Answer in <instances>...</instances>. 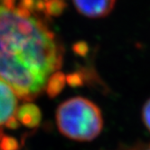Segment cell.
Segmentation results:
<instances>
[{"label": "cell", "instance_id": "obj_1", "mask_svg": "<svg viewBox=\"0 0 150 150\" xmlns=\"http://www.w3.org/2000/svg\"><path fill=\"white\" fill-rule=\"evenodd\" d=\"M60 42L37 10L18 0H0V78L24 100L62 82Z\"/></svg>", "mask_w": 150, "mask_h": 150}, {"label": "cell", "instance_id": "obj_2", "mask_svg": "<svg viewBox=\"0 0 150 150\" xmlns=\"http://www.w3.org/2000/svg\"><path fill=\"white\" fill-rule=\"evenodd\" d=\"M59 131L76 141H91L102 131L103 117L99 107L83 97L71 98L56 111Z\"/></svg>", "mask_w": 150, "mask_h": 150}, {"label": "cell", "instance_id": "obj_3", "mask_svg": "<svg viewBox=\"0 0 150 150\" xmlns=\"http://www.w3.org/2000/svg\"><path fill=\"white\" fill-rule=\"evenodd\" d=\"M19 99L14 89L0 78V127L16 125Z\"/></svg>", "mask_w": 150, "mask_h": 150}, {"label": "cell", "instance_id": "obj_4", "mask_svg": "<svg viewBox=\"0 0 150 150\" xmlns=\"http://www.w3.org/2000/svg\"><path fill=\"white\" fill-rule=\"evenodd\" d=\"M77 11L90 18H102L115 6L116 0H72Z\"/></svg>", "mask_w": 150, "mask_h": 150}, {"label": "cell", "instance_id": "obj_5", "mask_svg": "<svg viewBox=\"0 0 150 150\" xmlns=\"http://www.w3.org/2000/svg\"><path fill=\"white\" fill-rule=\"evenodd\" d=\"M16 117L17 120L27 126H35L40 120V113L35 106L27 104L19 107Z\"/></svg>", "mask_w": 150, "mask_h": 150}, {"label": "cell", "instance_id": "obj_6", "mask_svg": "<svg viewBox=\"0 0 150 150\" xmlns=\"http://www.w3.org/2000/svg\"><path fill=\"white\" fill-rule=\"evenodd\" d=\"M21 3H24L25 5L30 6V7H33L35 9H39L41 7L39 2L37 0H18ZM45 2L48 4V7H49V10H52V11L54 10L53 6H57L59 7V5H60V2L59 0H45Z\"/></svg>", "mask_w": 150, "mask_h": 150}, {"label": "cell", "instance_id": "obj_7", "mask_svg": "<svg viewBox=\"0 0 150 150\" xmlns=\"http://www.w3.org/2000/svg\"><path fill=\"white\" fill-rule=\"evenodd\" d=\"M17 146L15 139L9 138L0 130V150H16Z\"/></svg>", "mask_w": 150, "mask_h": 150}, {"label": "cell", "instance_id": "obj_8", "mask_svg": "<svg viewBox=\"0 0 150 150\" xmlns=\"http://www.w3.org/2000/svg\"><path fill=\"white\" fill-rule=\"evenodd\" d=\"M142 117H143V121H144L146 127L150 131V99L146 102V104L143 107Z\"/></svg>", "mask_w": 150, "mask_h": 150}, {"label": "cell", "instance_id": "obj_9", "mask_svg": "<svg viewBox=\"0 0 150 150\" xmlns=\"http://www.w3.org/2000/svg\"><path fill=\"white\" fill-rule=\"evenodd\" d=\"M140 150H150V145H149V146H147L146 147H145L144 149H140Z\"/></svg>", "mask_w": 150, "mask_h": 150}]
</instances>
